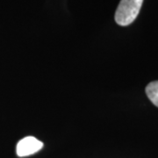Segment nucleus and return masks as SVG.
Segmentation results:
<instances>
[{
	"label": "nucleus",
	"instance_id": "1",
	"mask_svg": "<svg viewBox=\"0 0 158 158\" xmlns=\"http://www.w3.org/2000/svg\"><path fill=\"white\" fill-rule=\"evenodd\" d=\"M143 0H120L115 12L116 23L127 27L134 22L141 11Z\"/></svg>",
	"mask_w": 158,
	"mask_h": 158
},
{
	"label": "nucleus",
	"instance_id": "2",
	"mask_svg": "<svg viewBox=\"0 0 158 158\" xmlns=\"http://www.w3.org/2000/svg\"><path fill=\"white\" fill-rule=\"evenodd\" d=\"M43 147V143L34 136H27L18 142L16 153L18 156L24 157L34 155L40 151Z\"/></svg>",
	"mask_w": 158,
	"mask_h": 158
},
{
	"label": "nucleus",
	"instance_id": "3",
	"mask_svg": "<svg viewBox=\"0 0 158 158\" xmlns=\"http://www.w3.org/2000/svg\"><path fill=\"white\" fill-rule=\"evenodd\" d=\"M146 94L153 104L158 107V81L149 83L146 87Z\"/></svg>",
	"mask_w": 158,
	"mask_h": 158
}]
</instances>
